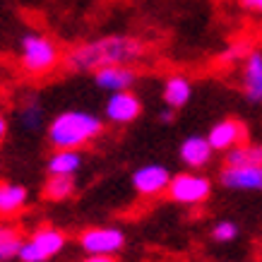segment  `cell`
Masks as SVG:
<instances>
[{
    "mask_svg": "<svg viewBox=\"0 0 262 262\" xmlns=\"http://www.w3.org/2000/svg\"><path fill=\"white\" fill-rule=\"evenodd\" d=\"M205 137L214 151H226L241 142H248V127L238 118H222L209 127V133Z\"/></svg>",
    "mask_w": 262,
    "mask_h": 262,
    "instance_id": "obj_9",
    "label": "cell"
},
{
    "mask_svg": "<svg viewBox=\"0 0 262 262\" xmlns=\"http://www.w3.org/2000/svg\"><path fill=\"white\" fill-rule=\"evenodd\" d=\"M243 92L250 103L262 101V53L260 48H253L243 58Z\"/></svg>",
    "mask_w": 262,
    "mask_h": 262,
    "instance_id": "obj_13",
    "label": "cell"
},
{
    "mask_svg": "<svg viewBox=\"0 0 262 262\" xmlns=\"http://www.w3.org/2000/svg\"><path fill=\"white\" fill-rule=\"evenodd\" d=\"M63 63V51L48 34L27 32L19 39V65L27 75L43 77Z\"/></svg>",
    "mask_w": 262,
    "mask_h": 262,
    "instance_id": "obj_3",
    "label": "cell"
},
{
    "mask_svg": "<svg viewBox=\"0 0 262 262\" xmlns=\"http://www.w3.org/2000/svg\"><path fill=\"white\" fill-rule=\"evenodd\" d=\"M161 99L166 103V108H173V111L188 106L192 99V82L185 75H168L161 89Z\"/></svg>",
    "mask_w": 262,
    "mask_h": 262,
    "instance_id": "obj_14",
    "label": "cell"
},
{
    "mask_svg": "<svg viewBox=\"0 0 262 262\" xmlns=\"http://www.w3.org/2000/svg\"><path fill=\"white\" fill-rule=\"evenodd\" d=\"M17 118H19V125L27 130V133H39L46 125V111H43V103L36 94L24 96L19 108H17Z\"/></svg>",
    "mask_w": 262,
    "mask_h": 262,
    "instance_id": "obj_16",
    "label": "cell"
},
{
    "mask_svg": "<svg viewBox=\"0 0 262 262\" xmlns=\"http://www.w3.org/2000/svg\"><path fill=\"white\" fill-rule=\"evenodd\" d=\"M212 178L200 171H181L168 178V185H166V195L173 202L178 205H188V207H195V205H202L209 200L212 195Z\"/></svg>",
    "mask_w": 262,
    "mask_h": 262,
    "instance_id": "obj_5",
    "label": "cell"
},
{
    "mask_svg": "<svg viewBox=\"0 0 262 262\" xmlns=\"http://www.w3.org/2000/svg\"><path fill=\"white\" fill-rule=\"evenodd\" d=\"M77 243L84 255H118L125 248V231L118 226H89L80 231Z\"/></svg>",
    "mask_w": 262,
    "mask_h": 262,
    "instance_id": "obj_6",
    "label": "cell"
},
{
    "mask_svg": "<svg viewBox=\"0 0 262 262\" xmlns=\"http://www.w3.org/2000/svg\"><path fill=\"white\" fill-rule=\"evenodd\" d=\"M75 192H77L75 176H48L41 195L51 202H65V200L75 198Z\"/></svg>",
    "mask_w": 262,
    "mask_h": 262,
    "instance_id": "obj_19",
    "label": "cell"
},
{
    "mask_svg": "<svg viewBox=\"0 0 262 262\" xmlns=\"http://www.w3.org/2000/svg\"><path fill=\"white\" fill-rule=\"evenodd\" d=\"M103 133V120L92 111H60L46 125L48 144L53 149H82Z\"/></svg>",
    "mask_w": 262,
    "mask_h": 262,
    "instance_id": "obj_2",
    "label": "cell"
},
{
    "mask_svg": "<svg viewBox=\"0 0 262 262\" xmlns=\"http://www.w3.org/2000/svg\"><path fill=\"white\" fill-rule=\"evenodd\" d=\"M224 166H262V147L241 142L224 151Z\"/></svg>",
    "mask_w": 262,
    "mask_h": 262,
    "instance_id": "obj_18",
    "label": "cell"
},
{
    "mask_svg": "<svg viewBox=\"0 0 262 262\" xmlns=\"http://www.w3.org/2000/svg\"><path fill=\"white\" fill-rule=\"evenodd\" d=\"M82 262H118L116 255H87Z\"/></svg>",
    "mask_w": 262,
    "mask_h": 262,
    "instance_id": "obj_24",
    "label": "cell"
},
{
    "mask_svg": "<svg viewBox=\"0 0 262 262\" xmlns=\"http://www.w3.org/2000/svg\"><path fill=\"white\" fill-rule=\"evenodd\" d=\"M253 43L250 41H233V43H229V46L224 48L222 53H219V58H216V63L219 65H236V63H241L243 58L253 51Z\"/></svg>",
    "mask_w": 262,
    "mask_h": 262,
    "instance_id": "obj_20",
    "label": "cell"
},
{
    "mask_svg": "<svg viewBox=\"0 0 262 262\" xmlns=\"http://www.w3.org/2000/svg\"><path fill=\"white\" fill-rule=\"evenodd\" d=\"M29 202V190L27 185L19 183H0V216L8 219V216L19 214Z\"/></svg>",
    "mask_w": 262,
    "mask_h": 262,
    "instance_id": "obj_15",
    "label": "cell"
},
{
    "mask_svg": "<svg viewBox=\"0 0 262 262\" xmlns=\"http://www.w3.org/2000/svg\"><path fill=\"white\" fill-rule=\"evenodd\" d=\"M238 5L246 10V12H253V15L262 12V0H238Z\"/></svg>",
    "mask_w": 262,
    "mask_h": 262,
    "instance_id": "obj_23",
    "label": "cell"
},
{
    "mask_svg": "<svg viewBox=\"0 0 262 262\" xmlns=\"http://www.w3.org/2000/svg\"><path fill=\"white\" fill-rule=\"evenodd\" d=\"M147 53L142 39L130 34H108L101 39L77 43L65 53L63 63L70 72H94L103 65H135Z\"/></svg>",
    "mask_w": 262,
    "mask_h": 262,
    "instance_id": "obj_1",
    "label": "cell"
},
{
    "mask_svg": "<svg viewBox=\"0 0 262 262\" xmlns=\"http://www.w3.org/2000/svg\"><path fill=\"white\" fill-rule=\"evenodd\" d=\"M238 224L231 222V219H224V222H216L214 226H212V241L214 243H231V241L238 238Z\"/></svg>",
    "mask_w": 262,
    "mask_h": 262,
    "instance_id": "obj_22",
    "label": "cell"
},
{
    "mask_svg": "<svg viewBox=\"0 0 262 262\" xmlns=\"http://www.w3.org/2000/svg\"><path fill=\"white\" fill-rule=\"evenodd\" d=\"M82 151L80 149H53L46 159L48 176H75L82 168Z\"/></svg>",
    "mask_w": 262,
    "mask_h": 262,
    "instance_id": "obj_17",
    "label": "cell"
},
{
    "mask_svg": "<svg viewBox=\"0 0 262 262\" xmlns=\"http://www.w3.org/2000/svg\"><path fill=\"white\" fill-rule=\"evenodd\" d=\"M173 118H176L173 108H164V111L159 113V120H161V123H166V125H168V123H173Z\"/></svg>",
    "mask_w": 262,
    "mask_h": 262,
    "instance_id": "obj_25",
    "label": "cell"
},
{
    "mask_svg": "<svg viewBox=\"0 0 262 262\" xmlns=\"http://www.w3.org/2000/svg\"><path fill=\"white\" fill-rule=\"evenodd\" d=\"M103 116H106V120L113 123V125H130V123H135V120L142 116V99H140L133 89L113 92V94H108V99H106Z\"/></svg>",
    "mask_w": 262,
    "mask_h": 262,
    "instance_id": "obj_7",
    "label": "cell"
},
{
    "mask_svg": "<svg viewBox=\"0 0 262 262\" xmlns=\"http://www.w3.org/2000/svg\"><path fill=\"white\" fill-rule=\"evenodd\" d=\"M68 246V236L56 226H41L22 241L17 260L19 262H46L51 257L60 255Z\"/></svg>",
    "mask_w": 262,
    "mask_h": 262,
    "instance_id": "obj_4",
    "label": "cell"
},
{
    "mask_svg": "<svg viewBox=\"0 0 262 262\" xmlns=\"http://www.w3.org/2000/svg\"><path fill=\"white\" fill-rule=\"evenodd\" d=\"M8 130H10V125H8V118H5V116L0 113V142H3V140L8 137Z\"/></svg>",
    "mask_w": 262,
    "mask_h": 262,
    "instance_id": "obj_26",
    "label": "cell"
},
{
    "mask_svg": "<svg viewBox=\"0 0 262 262\" xmlns=\"http://www.w3.org/2000/svg\"><path fill=\"white\" fill-rule=\"evenodd\" d=\"M24 236L15 226H10V231L0 238V262H10L17 260V253H19V246H22Z\"/></svg>",
    "mask_w": 262,
    "mask_h": 262,
    "instance_id": "obj_21",
    "label": "cell"
},
{
    "mask_svg": "<svg viewBox=\"0 0 262 262\" xmlns=\"http://www.w3.org/2000/svg\"><path fill=\"white\" fill-rule=\"evenodd\" d=\"M8 231H10V224H0V238H3Z\"/></svg>",
    "mask_w": 262,
    "mask_h": 262,
    "instance_id": "obj_27",
    "label": "cell"
},
{
    "mask_svg": "<svg viewBox=\"0 0 262 262\" xmlns=\"http://www.w3.org/2000/svg\"><path fill=\"white\" fill-rule=\"evenodd\" d=\"M94 75V84L103 92H125L133 89L137 82V70L133 65H103L99 70L92 72Z\"/></svg>",
    "mask_w": 262,
    "mask_h": 262,
    "instance_id": "obj_10",
    "label": "cell"
},
{
    "mask_svg": "<svg viewBox=\"0 0 262 262\" xmlns=\"http://www.w3.org/2000/svg\"><path fill=\"white\" fill-rule=\"evenodd\" d=\"M212 157H214V149L209 147L205 135L185 137L178 147V159L183 161V166H188V171H200V168L209 166Z\"/></svg>",
    "mask_w": 262,
    "mask_h": 262,
    "instance_id": "obj_12",
    "label": "cell"
},
{
    "mask_svg": "<svg viewBox=\"0 0 262 262\" xmlns=\"http://www.w3.org/2000/svg\"><path fill=\"white\" fill-rule=\"evenodd\" d=\"M219 183L226 190L260 192L262 190V166H224Z\"/></svg>",
    "mask_w": 262,
    "mask_h": 262,
    "instance_id": "obj_11",
    "label": "cell"
},
{
    "mask_svg": "<svg viewBox=\"0 0 262 262\" xmlns=\"http://www.w3.org/2000/svg\"><path fill=\"white\" fill-rule=\"evenodd\" d=\"M168 178H171V171L164 164H154L151 161V164H144V166L133 171L130 185H133V190L140 198H157L161 192H166Z\"/></svg>",
    "mask_w": 262,
    "mask_h": 262,
    "instance_id": "obj_8",
    "label": "cell"
}]
</instances>
